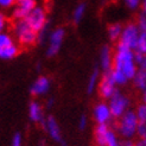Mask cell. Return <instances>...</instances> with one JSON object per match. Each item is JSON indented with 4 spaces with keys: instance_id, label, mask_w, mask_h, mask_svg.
Masks as SVG:
<instances>
[{
    "instance_id": "cell-1",
    "label": "cell",
    "mask_w": 146,
    "mask_h": 146,
    "mask_svg": "<svg viewBox=\"0 0 146 146\" xmlns=\"http://www.w3.org/2000/svg\"><path fill=\"white\" fill-rule=\"evenodd\" d=\"M113 69L125 74L129 81H132L138 71V65L135 62V51L131 48L118 43L114 51V63Z\"/></svg>"
},
{
    "instance_id": "cell-2",
    "label": "cell",
    "mask_w": 146,
    "mask_h": 146,
    "mask_svg": "<svg viewBox=\"0 0 146 146\" xmlns=\"http://www.w3.org/2000/svg\"><path fill=\"white\" fill-rule=\"evenodd\" d=\"M138 127H139V119L137 116L134 109H129L116 122V132L121 139L133 140L134 137H138Z\"/></svg>"
},
{
    "instance_id": "cell-3",
    "label": "cell",
    "mask_w": 146,
    "mask_h": 146,
    "mask_svg": "<svg viewBox=\"0 0 146 146\" xmlns=\"http://www.w3.org/2000/svg\"><path fill=\"white\" fill-rule=\"evenodd\" d=\"M12 31L14 37L17 38V42L21 46H25V48L32 46L38 40V32L31 29L25 19L14 20Z\"/></svg>"
},
{
    "instance_id": "cell-4",
    "label": "cell",
    "mask_w": 146,
    "mask_h": 146,
    "mask_svg": "<svg viewBox=\"0 0 146 146\" xmlns=\"http://www.w3.org/2000/svg\"><path fill=\"white\" fill-rule=\"evenodd\" d=\"M108 105H109V108H111V111H112L113 118L119 119L127 111L131 109V99L125 93H122L120 89H118L115 92L114 95L108 100Z\"/></svg>"
},
{
    "instance_id": "cell-5",
    "label": "cell",
    "mask_w": 146,
    "mask_h": 146,
    "mask_svg": "<svg viewBox=\"0 0 146 146\" xmlns=\"http://www.w3.org/2000/svg\"><path fill=\"white\" fill-rule=\"evenodd\" d=\"M118 90V84L115 83L113 75H112V70L111 71H106L104 72V75L101 76L100 80V83L98 87V92H99V95L102 99H106L109 100L111 99L115 92Z\"/></svg>"
},
{
    "instance_id": "cell-6",
    "label": "cell",
    "mask_w": 146,
    "mask_h": 146,
    "mask_svg": "<svg viewBox=\"0 0 146 146\" xmlns=\"http://www.w3.org/2000/svg\"><path fill=\"white\" fill-rule=\"evenodd\" d=\"M140 33H141V31H140L139 26L137 25V23H129L126 26H123L119 43L131 48L132 50H135Z\"/></svg>"
},
{
    "instance_id": "cell-7",
    "label": "cell",
    "mask_w": 146,
    "mask_h": 146,
    "mask_svg": "<svg viewBox=\"0 0 146 146\" xmlns=\"http://www.w3.org/2000/svg\"><path fill=\"white\" fill-rule=\"evenodd\" d=\"M26 23L30 25L31 29H33L35 31L39 32L43 27L48 24V18H46V12L44 10V7L36 6L33 11L26 17Z\"/></svg>"
},
{
    "instance_id": "cell-8",
    "label": "cell",
    "mask_w": 146,
    "mask_h": 146,
    "mask_svg": "<svg viewBox=\"0 0 146 146\" xmlns=\"http://www.w3.org/2000/svg\"><path fill=\"white\" fill-rule=\"evenodd\" d=\"M43 126H44L46 133L49 134V137L52 139L55 143L60 144L61 146H68L65 140L63 139V135H62V132H61V127L58 125L57 120L54 118V116H48L45 119L44 123H43Z\"/></svg>"
},
{
    "instance_id": "cell-9",
    "label": "cell",
    "mask_w": 146,
    "mask_h": 146,
    "mask_svg": "<svg viewBox=\"0 0 146 146\" xmlns=\"http://www.w3.org/2000/svg\"><path fill=\"white\" fill-rule=\"evenodd\" d=\"M64 29L58 27L55 29L54 31L49 33V46L46 49V56L48 57H54L58 54V51L61 49L62 42L64 39Z\"/></svg>"
},
{
    "instance_id": "cell-10",
    "label": "cell",
    "mask_w": 146,
    "mask_h": 146,
    "mask_svg": "<svg viewBox=\"0 0 146 146\" xmlns=\"http://www.w3.org/2000/svg\"><path fill=\"white\" fill-rule=\"evenodd\" d=\"M93 118L99 125H109L112 119H114L109 105L106 102H99L95 105L93 109Z\"/></svg>"
},
{
    "instance_id": "cell-11",
    "label": "cell",
    "mask_w": 146,
    "mask_h": 146,
    "mask_svg": "<svg viewBox=\"0 0 146 146\" xmlns=\"http://www.w3.org/2000/svg\"><path fill=\"white\" fill-rule=\"evenodd\" d=\"M36 6H37L36 0H21V1H18V4L12 11V18L14 20L26 19V17L33 11Z\"/></svg>"
},
{
    "instance_id": "cell-12",
    "label": "cell",
    "mask_w": 146,
    "mask_h": 146,
    "mask_svg": "<svg viewBox=\"0 0 146 146\" xmlns=\"http://www.w3.org/2000/svg\"><path fill=\"white\" fill-rule=\"evenodd\" d=\"M51 87V81L46 76H39L37 80L31 84L30 87V93L33 96H43L49 93Z\"/></svg>"
},
{
    "instance_id": "cell-13",
    "label": "cell",
    "mask_w": 146,
    "mask_h": 146,
    "mask_svg": "<svg viewBox=\"0 0 146 146\" xmlns=\"http://www.w3.org/2000/svg\"><path fill=\"white\" fill-rule=\"evenodd\" d=\"M114 63V52L108 45H105L100 51V68L106 71H111L113 69Z\"/></svg>"
},
{
    "instance_id": "cell-14",
    "label": "cell",
    "mask_w": 146,
    "mask_h": 146,
    "mask_svg": "<svg viewBox=\"0 0 146 146\" xmlns=\"http://www.w3.org/2000/svg\"><path fill=\"white\" fill-rule=\"evenodd\" d=\"M29 118L35 123H44V109L38 101H31L29 105Z\"/></svg>"
},
{
    "instance_id": "cell-15",
    "label": "cell",
    "mask_w": 146,
    "mask_h": 146,
    "mask_svg": "<svg viewBox=\"0 0 146 146\" xmlns=\"http://www.w3.org/2000/svg\"><path fill=\"white\" fill-rule=\"evenodd\" d=\"M109 125H99L96 123V127L94 129V140L96 146H106L107 134L109 132Z\"/></svg>"
},
{
    "instance_id": "cell-16",
    "label": "cell",
    "mask_w": 146,
    "mask_h": 146,
    "mask_svg": "<svg viewBox=\"0 0 146 146\" xmlns=\"http://www.w3.org/2000/svg\"><path fill=\"white\" fill-rule=\"evenodd\" d=\"M100 80H101V75H100L99 67H95L93 69L92 74L89 75L88 83H87V92H88V94H92L94 90L98 88L99 83H100Z\"/></svg>"
},
{
    "instance_id": "cell-17",
    "label": "cell",
    "mask_w": 146,
    "mask_h": 146,
    "mask_svg": "<svg viewBox=\"0 0 146 146\" xmlns=\"http://www.w3.org/2000/svg\"><path fill=\"white\" fill-rule=\"evenodd\" d=\"M123 30V26L119 23H114L108 25L107 27V33H108V37L112 42H119L121 38V33Z\"/></svg>"
},
{
    "instance_id": "cell-18",
    "label": "cell",
    "mask_w": 146,
    "mask_h": 146,
    "mask_svg": "<svg viewBox=\"0 0 146 146\" xmlns=\"http://www.w3.org/2000/svg\"><path fill=\"white\" fill-rule=\"evenodd\" d=\"M132 82H133V86L139 92L145 90L146 89V71L138 69L135 76L132 80Z\"/></svg>"
},
{
    "instance_id": "cell-19",
    "label": "cell",
    "mask_w": 146,
    "mask_h": 146,
    "mask_svg": "<svg viewBox=\"0 0 146 146\" xmlns=\"http://www.w3.org/2000/svg\"><path fill=\"white\" fill-rule=\"evenodd\" d=\"M18 54H19V46L16 44V43L11 46L0 49V58H1V60H5V61L12 60V58H14Z\"/></svg>"
},
{
    "instance_id": "cell-20",
    "label": "cell",
    "mask_w": 146,
    "mask_h": 146,
    "mask_svg": "<svg viewBox=\"0 0 146 146\" xmlns=\"http://www.w3.org/2000/svg\"><path fill=\"white\" fill-rule=\"evenodd\" d=\"M118 132L113 131L112 128L109 129V132L107 134V140H106V146H120L121 139L118 137Z\"/></svg>"
},
{
    "instance_id": "cell-21",
    "label": "cell",
    "mask_w": 146,
    "mask_h": 146,
    "mask_svg": "<svg viewBox=\"0 0 146 146\" xmlns=\"http://www.w3.org/2000/svg\"><path fill=\"white\" fill-rule=\"evenodd\" d=\"M112 75H113V78H114L115 83L118 84V87H119V86H125V84H127V83L129 82L128 77H127L125 74H122L121 71H118V70L112 69Z\"/></svg>"
},
{
    "instance_id": "cell-22",
    "label": "cell",
    "mask_w": 146,
    "mask_h": 146,
    "mask_svg": "<svg viewBox=\"0 0 146 146\" xmlns=\"http://www.w3.org/2000/svg\"><path fill=\"white\" fill-rule=\"evenodd\" d=\"M134 51L135 52L146 55V31H141V33L139 36V39H138L137 48Z\"/></svg>"
},
{
    "instance_id": "cell-23",
    "label": "cell",
    "mask_w": 146,
    "mask_h": 146,
    "mask_svg": "<svg viewBox=\"0 0 146 146\" xmlns=\"http://www.w3.org/2000/svg\"><path fill=\"white\" fill-rule=\"evenodd\" d=\"M14 39L12 38V36L6 33V32H3L0 35V49H4V48H7V46H11L14 44Z\"/></svg>"
},
{
    "instance_id": "cell-24",
    "label": "cell",
    "mask_w": 146,
    "mask_h": 146,
    "mask_svg": "<svg viewBox=\"0 0 146 146\" xmlns=\"http://www.w3.org/2000/svg\"><path fill=\"white\" fill-rule=\"evenodd\" d=\"M84 12H86V5L84 4H80L75 9L74 14H72V18H74V21L76 24H78L80 21L82 20L83 16H84Z\"/></svg>"
},
{
    "instance_id": "cell-25",
    "label": "cell",
    "mask_w": 146,
    "mask_h": 146,
    "mask_svg": "<svg viewBox=\"0 0 146 146\" xmlns=\"http://www.w3.org/2000/svg\"><path fill=\"white\" fill-rule=\"evenodd\" d=\"M135 113H137V116L139 121H146V104L144 102H140L139 105L135 107Z\"/></svg>"
},
{
    "instance_id": "cell-26",
    "label": "cell",
    "mask_w": 146,
    "mask_h": 146,
    "mask_svg": "<svg viewBox=\"0 0 146 146\" xmlns=\"http://www.w3.org/2000/svg\"><path fill=\"white\" fill-rule=\"evenodd\" d=\"M135 62L138 65V69L146 71V55L135 52Z\"/></svg>"
},
{
    "instance_id": "cell-27",
    "label": "cell",
    "mask_w": 146,
    "mask_h": 146,
    "mask_svg": "<svg viewBox=\"0 0 146 146\" xmlns=\"http://www.w3.org/2000/svg\"><path fill=\"white\" fill-rule=\"evenodd\" d=\"M137 25L139 26L140 31H146V13H144L143 11L137 18Z\"/></svg>"
},
{
    "instance_id": "cell-28",
    "label": "cell",
    "mask_w": 146,
    "mask_h": 146,
    "mask_svg": "<svg viewBox=\"0 0 146 146\" xmlns=\"http://www.w3.org/2000/svg\"><path fill=\"white\" fill-rule=\"evenodd\" d=\"M138 138H140V139H146V121H139Z\"/></svg>"
},
{
    "instance_id": "cell-29",
    "label": "cell",
    "mask_w": 146,
    "mask_h": 146,
    "mask_svg": "<svg viewBox=\"0 0 146 146\" xmlns=\"http://www.w3.org/2000/svg\"><path fill=\"white\" fill-rule=\"evenodd\" d=\"M11 146H23V138L20 133H16L12 138Z\"/></svg>"
},
{
    "instance_id": "cell-30",
    "label": "cell",
    "mask_w": 146,
    "mask_h": 146,
    "mask_svg": "<svg viewBox=\"0 0 146 146\" xmlns=\"http://www.w3.org/2000/svg\"><path fill=\"white\" fill-rule=\"evenodd\" d=\"M141 1L143 0H125L126 5L129 7L131 10H135L139 7V5H141Z\"/></svg>"
},
{
    "instance_id": "cell-31",
    "label": "cell",
    "mask_w": 146,
    "mask_h": 146,
    "mask_svg": "<svg viewBox=\"0 0 146 146\" xmlns=\"http://www.w3.org/2000/svg\"><path fill=\"white\" fill-rule=\"evenodd\" d=\"M87 126H88V118H87L86 115H82L78 120V128L81 131H84L87 128Z\"/></svg>"
},
{
    "instance_id": "cell-32",
    "label": "cell",
    "mask_w": 146,
    "mask_h": 146,
    "mask_svg": "<svg viewBox=\"0 0 146 146\" xmlns=\"http://www.w3.org/2000/svg\"><path fill=\"white\" fill-rule=\"evenodd\" d=\"M14 3H16V0H0V5L4 9H9V7L13 6Z\"/></svg>"
},
{
    "instance_id": "cell-33",
    "label": "cell",
    "mask_w": 146,
    "mask_h": 146,
    "mask_svg": "<svg viewBox=\"0 0 146 146\" xmlns=\"http://www.w3.org/2000/svg\"><path fill=\"white\" fill-rule=\"evenodd\" d=\"M120 146H135V141L131 139H121Z\"/></svg>"
},
{
    "instance_id": "cell-34",
    "label": "cell",
    "mask_w": 146,
    "mask_h": 146,
    "mask_svg": "<svg viewBox=\"0 0 146 146\" xmlns=\"http://www.w3.org/2000/svg\"><path fill=\"white\" fill-rule=\"evenodd\" d=\"M5 27H6V17L4 14H1V16H0V29L4 30Z\"/></svg>"
},
{
    "instance_id": "cell-35",
    "label": "cell",
    "mask_w": 146,
    "mask_h": 146,
    "mask_svg": "<svg viewBox=\"0 0 146 146\" xmlns=\"http://www.w3.org/2000/svg\"><path fill=\"white\" fill-rule=\"evenodd\" d=\"M135 146H146V139H140V138H138L135 140Z\"/></svg>"
},
{
    "instance_id": "cell-36",
    "label": "cell",
    "mask_w": 146,
    "mask_h": 146,
    "mask_svg": "<svg viewBox=\"0 0 146 146\" xmlns=\"http://www.w3.org/2000/svg\"><path fill=\"white\" fill-rule=\"evenodd\" d=\"M54 104H55V100H54L52 98H50V99H48V100H46L45 106H46V108H51V107L54 106Z\"/></svg>"
},
{
    "instance_id": "cell-37",
    "label": "cell",
    "mask_w": 146,
    "mask_h": 146,
    "mask_svg": "<svg viewBox=\"0 0 146 146\" xmlns=\"http://www.w3.org/2000/svg\"><path fill=\"white\" fill-rule=\"evenodd\" d=\"M140 100H141V102L146 104V89L140 92Z\"/></svg>"
},
{
    "instance_id": "cell-38",
    "label": "cell",
    "mask_w": 146,
    "mask_h": 146,
    "mask_svg": "<svg viewBox=\"0 0 146 146\" xmlns=\"http://www.w3.org/2000/svg\"><path fill=\"white\" fill-rule=\"evenodd\" d=\"M141 9H143V12L146 13V0H143L141 1Z\"/></svg>"
},
{
    "instance_id": "cell-39",
    "label": "cell",
    "mask_w": 146,
    "mask_h": 146,
    "mask_svg": "<svg viewBox=\"0 0 146 146\" xmlns=\"http://www.w3.org/2000/svg\"><path fill=\"white\" fill-rule=\"evenodd\" d=\"M16 1H21V0H16Z\"/></svg>"
}]
</instances>
